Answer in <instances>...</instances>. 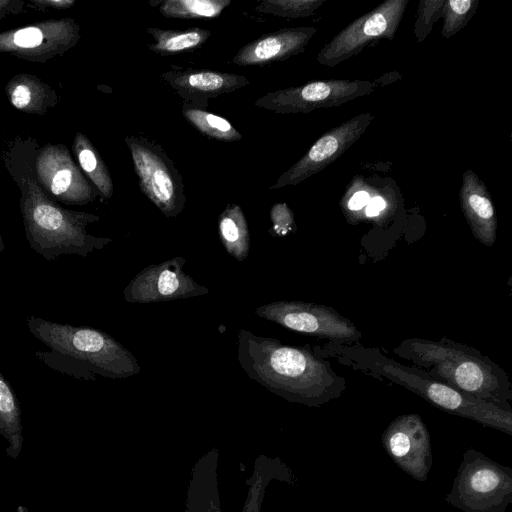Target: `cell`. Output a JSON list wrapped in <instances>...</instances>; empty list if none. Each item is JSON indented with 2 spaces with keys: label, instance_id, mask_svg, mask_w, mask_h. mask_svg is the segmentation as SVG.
Instances as JSON below:
<instances>
[{
  "label": "cell",
  "instance_id": "cell-4",
  "mask_svg": "<svg viewBox=\"0 0 512 512\" xmlns=\"http://www.w3.org/2000/svg\"><path fill=\"white\" fill-rule=\"evenodd\" d=\"M327 348L330 355H335L346 365L400 385L443 411L512 435V411L458 391L422 370L383 355L377 348L338 342Z\"/></svg>",
  "mask_w": 512,
  "mask_h": 512
},
{
  "label": "cell",
  "instance_id": "cell-23",
  "mask_svg": "<svg viewBox=\"0 0 512 512\" xmlns=\"http://www.w3.org/2000/svg\"><path fill=\"white\" fill-rule=\"evenodd\" d=\"M479 0H445L441 9V37L448 39L463 29L474 16Z\"/></svg>",
  "mask_w": 512,
  "mask_h": 512
},
{
  "label": "cell",
  "instance_id": "cell-15",
  "mask_svg": "<svg viewBox=\"0 0 512 512\" xmlns=\"http://www.w3.org/2000/svg\"><path fill=\"white\" fill-rule=\"evenodd\" d=\"M162 77L186 103L203 109L210 99L249 84L242 75L209 69H172Z\"/></svg>",
  "mask_w": 512,
  "mask_h": 512
},
{
  "label": "cell",
  "instance_id": "cell-16",
  "mask_svg": "<svg viewBox=\"0 0 512 512\" xmlns=\"http://www.w3.org/2000/svg\"><path fill=\"white\" fill-rule=\"evenodd\" d=\"M315 27L283 28L244 45L232 62L238 66H264L302 53L316 34Z\"/></svg>",
  "mask_w": 512,
  "mask_h": 512
},
{
  "label": "cell",
  "instance_id": "cell-1",
  "mask_svg": "<svg viewBox=\"0 0 512 512\" xmlns=\"http://www.w3.org/2000/svg\"><path fill=\"white\" fill-rule=\"evenodd\" d=\"M237 360L250 379L289 402L320 407L346 389L345 378L308 345H287L240 329Z\"/></svg>",
  "mask_w": 512,
  "mask_h": 512
},
{
  "label": "cell",
  "instance_id": "cell-13",
  "mask_svg": "<svg viewBox=\"0 0 512 512\" xmlns=\"http://www.w3.org/2000/svg\"><path fill=\"white\" fill-rule=\"evenodd\" d=\"M185 263L186 259L178 256L142 269L124 288V300L129 303H153L207 294L208 288L185 273Z\"/></svg>",
  "mask_w": 512,
  "mask_h": 512
},
{
  "label": "cell",
  "instance_id": "cell-30",
  "mask_svg": "<svg viewBox=\"0 0 512 512\" xmlns=\"http://www.w3.org/2000/svg\"><path fill=\"white\" fill-rule=\"evenodd\" d=\"M399 77H400V75L397 72L387 73V74L381 76L380 78L376 79L374 84L376 87L377 86L382 87L386 84H389V83L397 80Z\"/></svg>",
  "mask_w": 512,
  "mask_h": 512
},
{
  "label": "cell",
  "instance_id": "cell-10",
  "mask_svg": "<svg viewBox=\"0 0 512 512\" xmlns=\"http://www.w3.org/2000/svg\"><path fill=\"white\" fill-rule=\"evenodd\" d=\"M255 313L291 331L332 342L352 343L361 338L353 322L325 305L280 300L257 307Z\"/></svg>",
  "mask_w": 512,
  "mask_h": 512
},
{
  "label": "cell",
  "instance_id": "cell-12",
  "mask_svg": "<svg viewBox=\"0 0 512 512\" xmlns=\"http://www.w3.org/2000/svg\"><path fill=\"white\" fill-rule=\"evenodd\" d=\"M374 115H356L323 134L290 168L283 172L270 190L297 185L322 171L344 154L367 130Z\"/></svg>",
  "mask_w": 512,
  "mask_h": 512
},
{
  "label": "cell",
  "instance_id": "cell-7",
  "mask_svg": "<svg viewBox=\"0 0 512 512\" xmlns=\"http://www.w3.org/2000/svg\"><path fill=\"white\" fill-rule=\"evenodd\" d=\"M218 451L213 449L194 466L187 497V512H221L216 468ZM295 482L292 471L279 459L259 456L247 484L249 491L242 512H260L264 492L272 479Z\"/></svg>",
  "mask_w": 512,
  "mask_h": 512
},
{
  "label": "cell",
  "instance_id": "cell-2",
  "mask_svg": "<svg viewBox=\"0 0 512 512\" xmlns=\"http://www.w3.org/2000/svg\"><path fill=\"white\" fill-rule=\"evenodd\" d=\"M26 323L31 334L50 349L37 351L36 357L59 373L95 381L97 376L126 379L141 371L135 356L102 330L37 316H29Z\"/></svg>",
  "mask_w": 512,
  "mask_h": 512
},
{
  "label": "cell",
  "instance_id": "cell-3",
  "mask_svg": "<svg viewBox=\"0 0 512 512\" xmlns=\"http://www.w3.org/2000/svg\"><path fill=\"white\" fill-rule=\"evenodd\" d=\"M393 353L431 378L512 411V384L505 371L474 347L452 339L407 338Z\"/></svg>",
  "mask_w": 512,
  "mask_h": 512
},
{
  "label": "cell",
  "instance_id": "cell-27",
  "mask_svg": "<svg viewBox=\"0 0 512 512\" xmlns=\"http://www.w3.org/2000/svg\"><path fill=\"white\" fill-rule=\"evenodd\" d=\"M42 33L35 27L21 29L15 33L14 42L20 47H36L42 42Z\"/></svg>",
  "mask_w": 512,
  "mask_h": 512
},
{
  "label": "cell",
  "instance_id": "cell-5",
  "mask_svg": "<svg viewBox=\"0 0 512 512\" xmlns=\"http://www.w3.org/2000/svg\"><path fill=\"white\" fill-rule=\"evenodd\" d=\"M445 500L463 512H506L512 502V469L468 448Z\"/></svg>",
  "mask_w": 512,
  "mask_h": 512
},
{
  "label": "cell",
  "instance_id": "cell-18",
  "mask_svg": "<svg viewBox=\"0 0 512 512\" xmlns=\"http://www.w3.org/2000/svg\"><path fill=\"white\" fill-rule=\"evenodd\" d=\"M0 436L7 443L6 455L17 460L23 450L22 412L17 395L0 372Z\"/></svg>",
  "mask_w": 512,
  "mask_h": 512
},
{
  "label": "cell",
  "instance_id": "cell-28",
  "mask_svg": "<svg viewBox=\"0 0 512 512\" xmlns=\"http://www.w3.org/2000/svg\"><path fill=\"white\" fill-rule=\"evenodd\" d=\"M72 181V172L68 169L58 171L51 184V191L55 195H59L69 188Z\"/></svg>",
  "mask_w": 512,
  "mask_h": 512
},
{
  "label": "cell",
  "instance_id": "cell-11",
  "mask_svg": "<svg viewBox=\"0 0 512 512\" xmlns=\"http://www.w3.org/2000/svg\"><path fill=\"white\" fill-rule=\"evenodd\" d=\"M375 89L374 82L369 80L313 81L269 92L259 97L255 106L281 114L310 113L319 108L341 106Z\"/></svg>",
  "mask_w": 512,
  "mask_h": 512
},
{
  "label": "cell",
  "instance_id": "cell-9",
  "mask_svg": "<svg viewBox=\"0 0 512 512\" xmlns=\"http://www.w3.org/2000/svg\"><path fill=\"white\" fill-rule=\"evenodd\" d=\"M409 0H386L348 24L317 54L319 64L334 67L364 48L386 39L392 41Z\"/></svg>",
  "mask_w": 512,
  "mask_h": 512
},
{
  "label": "cell",
  "instance_id": "cell-8",
  "mask_svg": "<svg viewBox=\"0 0 512 512\" xmlns=\"http://www.w3.org/2000/svg\"><path fill=\"white\" fill-rule=\"evenodd\" d=\"M134 170L143 194L166 217L179 215L186 202L181 174L163 148L143 137L127 136Z\"/></svg>",
  "mask_w": 512,
  "mask_h": 512
},
{
  "label": "cell",
  "instance_id": "cell-14",
  "mask_svg": "<svg viewBox=\"0 0 512 512\" xmlns=\"http://www.w3.org/2000/svg\"><path fill=\"white\" fill-rule=\"evenodd\" d=\"M381 442L402 471L417 481L427 480L433 463L431 438L418 414L396 417L382 433Z\"/></svg>",
  "mask_w": 512,
  "mask_h": 512
},
{
  "label": "cell",
  "instance_id": "cell-25",
  "mask_svg": "<svg viewBox=\"0 0 512 512\" xmlns=\"http://www.w3.org/2000/svg\"><path fill=\"white\" fill-rule=\"evenodd\" d=\"M445 0H420L414 23V35L418 43L423 42L431 33L434 24L441 18V9Z\"/></svg>",
  "mask_w": 512,
  "mask_h": 512
},
{
  "label": "cell",
  "instance_id": "cell-21",
  "mask_svg": "<svg viewBox=\"0 0 512 512\" xmlns=\"http://www.w3.org/2000/svg\"><path fill=\"white\" fill-rule=\"evenodd\" d=\"M181 112L187 122L209 139L234 142L243 137L229 120L206 109L184 102Z\"/></svg>",
  "mask_w": 512,
  "mask_h": 512
},
{
  "label": "cell",
  "instance_id": "cell-19",
  "mask_svg": "<svg viewBox=\"0 0 512 512\" xmlns=\"http://www.w3.org/2000/svg\"><path fill=\"white\" fill-rule=\"evenodd\" d=\"M219 239L226 252L244 261L250 252V233L247 220L238 204H228L218 217Z\"/></svg>",
  "mask_w": 512,
  "mask_h": 512
},
{
  "label": "cell",
  "instance_id": "cell-17",
  "mask_svg": "<svg viewBox=\"0 0 512 512\" xmlns=\"http://www.w3.org/2000/svg\"><path fill=\"white\" fill-rule=\"evenodd\" d=\"M459 199L462 212L473 236L483 245L491 247L496 241L497 217L489 191L472 170L462 176Z\"/></svg>",
  "mask_w": 512,
  "mask_h": 512
},
{
  "label": "cell",
  "instance_id": "cell-6",
  "mask_svg": "<svg viewBox=\"0 0 512 512\" xmlns=\"http://www.w3.org/2000/svg\"><path fill=\"white\" fill-rule=\"evenodd\" d=\"M96 220L98 217L93 215L71 217L55 206L40 203L30 210L26 235L31 249L47 261L61 255L87 257L112 241L86 232V224Z\"/></svg>",
  "mask_w": 512,
  "mask_h": 512
},
{
  "label": "cell",
  "instance_id": "cell-24",
  "mask_svg": "<svg viewBox=\"0 0 512 512\" xmlns=\"http://www.w3.org/2000/svg\"><path fill=\"white\" fill-rule=\"evenodd\" d=\"M326 0H262L255 10L284 18H304L313 15Z\"/></svg>",
  "mask_w": 512,
  "mask_h": 512
},
{
  "label": "cell",
  "instance_id": "cell-22",
  "mask_svg": "<svg viewBox=\"0 0 512 512\" xmlns=\"http://www.w3.org/2000/svg\"><path fill=\"white\" fill-rule=\"evenodd\" d=\"M154 3L166 18L212 19L220 16L231 0H162Z\"/></svg>",
  "mask_w": 512,
  "mask_h": 512
},
{
  "label": "cell",
  "instance_id": "cell-29",
  "mask_svg": "<svg viewBox=\"0 0 512 512\" xmlns=\"http://www.w3.org/2000/svg\"><path fill=\"white\" fill-rule=\"evenodd\" d=\"M30 99H31V93H30L29 89L24 85L17 86L14 89V91L12 93V97H11L12 104L16 108L25 107L30 102Z\"/></svg>",
  "mask_w": 512,
  "mask_h": 512
},
{
  "label": "cell",
  "instance_id": "cell-20",
  "mask_svg": "<svg viewBox=\"0 0 512 512\" xmlns=\"http://www.w3.org/2000/svg\"><path fill=\"white\" fill-rule=\"evenodd\" d=\"M153 37L154 43L148 49L160 55H175L202 46L212 35V32L203 28H189L186 30L147 28Z\"/></svg>",
  "mask_w": 512,
  "mask_h": 512
},
{
  "label": "cell",
  "instance_id": "cell-31",
  "mask_svg": "<svg viewBox=\"0 0 512 512\" xmlns=\"http://www.w3.org/2000/svg\"><path fill=\"white\" fill-rule=\"evenodd\" d=\"M3 250H4V244H3L2 238L0 236V255L2 254Z\"/></svg>",
  "mask_w": 512,
  "mask_h": 512
},
{
  "label": "cell",
  "instance_id": "cell-26",
  "mask_svg": "<svg viewBox=\"0 0 512 512\" xmlns=\"http://www.w3.org/2000/svg\"><path fill=\"white\" fill-rule=\"evenodd\" d=\"M272 228L270 233L275 236H285L294 230L293 212L285 203H276L270 210Z\"/></svg>",
  "mask_w": 512,
  "mask_h": 512
}]
</instances>
